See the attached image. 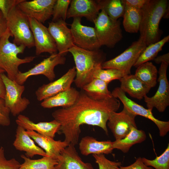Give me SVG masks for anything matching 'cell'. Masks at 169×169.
Listing matches in <instances>:
<instances>
[{
	"label": "cell",
	"instance_id": "38",
	"mask_svg": "<svg viewBox=\"0 0 169 169\" xmlns=\"http://www.w3.org/2000/svg\"><path fill=\"white\" fill-rule=\"evenodd\" d=\"M9 109L6 106L4 100L0 98V125L8 126L10 124Z\"/></svg>",
	"mask_w": 169,
	"mask_h": 169
},
{
	"label": "cell",
	"instance_id": "39",
	"mask_svg": "<svg viewBox=\"0 0 169 169\" xmlns=\"http://www.w3.org/2000/svg\"><path fill=\"white\" fill-rule=\"evenodd\" d=\"M24 0H0V10L6 18L10 11Z\"/></svg>",
	"mask_w": 169,
	"mask_h": 169
},
{
	"label": "cell",
	"instance_id": "22",
	"mask_svg": "<svg viewBox=\"0 0 169 169\" xmlns=\"http://www.w3.org/2000/svg\"><path fill=\"white\" fill-rule=\"evenodd\" d=\"M26 133L45 152L47 156L57 160L60 152L69 145L64 140H55L54 138L40 135L32 131Z\"/></svg>",
	"mask_w": 169,
	"mask_h": 169
},
{
	"label": "cell",
	"instance_id": "18",
	"mask_svg": "<svg viewBox=\"0 0 169 169\" xmlns=\"http://www.w3.org/2000/svg\"><path fill=\"white\" fill-rule=\"evenodd\" d=\"M70 4L67 18L84 17L93 23L100 11L97 0H72Z\"/></svg>",
	"mask_w": 169,
	"mask_h": 169
},
{
	"label": "cell",
	"instance_id": "30",
	"mask_svg": "<svg viewBox=\"0 0 169 169\" xmlns=\"http://www.w3.org/2000/svg\"><path fill=\"white\" fill-rule=\"evenodd\" d=\"M169 41V36L168 35L156 42L147 46L133 66L137 68L144 63L153 60L162 50L165 44Z\"/></svg>",
	"mask_w": 169,
	"mask_h": 169
},
{
	"label": "cell",
	"instance_id": "33",
	"mask_svg": "<svg viewBox=\"0 0 169 169\" xmlns=\"http://www.w3.org/2000/svg\"><path fill=\"white\" fill-rule=\"evenodd\" d=\"M125 75V74L123 72L116 69L100 68L95 71L93 78L100 79L109 84L113 80H120Z\"/></svg>",
	"mask_w": 169,
	"mask_h": 169
},
{
	"label": "cell",
	"instance_id": "28",
	"mask_svg": "<svg viewBox=\"0 0 169 169\" xmlns=\"http://www.w3.org/2000/svg\"><path fill=\"white\" fill-rule=\"evenodd\" d=\"M125 6L123 16L124 29L129 33H137L139 31L141 22V9H137L126 5Z\"/></svg>",
	"mask_w": 169,
	"mask_h": 169
},
{
	"label": "cell",
	"instance_id": "19",
	"mask_svg": "<svg viewBox=\"0 0 169 169\" xmlns=\"http://www.w3.org/2000/svg\"><path fill=\"white\" fill-rule=\"evenodd\" d=\"M54 169H94L90 163L82 160L75 146L70 144L60 152Z\"/></svg>",
	"mask_w": 169,
	"mask_h": 169
},
{
	"label": "cell",
	"instance_id": "44",
	"mask_svg": "<svg viewBox=\"0 0 169 169\" xmlns=\"http://www.w3.org/2000/svg\"><path fill=\"white\" fill-rule=\"evenodd\" d=\"M5 71L0 69V98L4 99L6 94V89L4 83L2 78V74Z\"/></svg>",
	"mask_w": 169,
	"mask_h": 169
},
{
	"label": "cell",
	"instance_id": "3",
	"mask_svg": "<svg viewBox=\"0 0 169 169\" xmlns=\"http://www.w3.org/2000/svg\"><path fill=\"white\" fill-rule=\"evenodd\" d=\"M168 3L167 0H148L141 9L139 31L147 46L160 40L162 31L159 25L169 7Z\"/></svg>",
	"mask_w": 169,
	"mask_h": 169
},
{
	"label": "cell",
	"instance_id": "13",
	"mask_svg": "<svg viewBox=\"0 0 169 169\" xmlns=\"http://www.w3.org/2000/svg\"><path fill=\"white\" fill-rule=\"evenodd\" d=\"M28 20L33 36L36 54L39 55L43 53L50 55L57 53L56 44L48 28L34 19L28 18Z\"/></svg>",
	"mask_w": 169,
	"mask_h": 169
},
{
	"label": "cell",
	"instance_id": "26",
	"mask_svg": "<svg viewBox=\"0 0 169 169\" xmlns=\"http://www.w3.org/2000/svg\"><path fill=\"white\" fill-rule=\"evenodd\" d=\"M146 137L144 131L133 127L124 138L112 142L113 148V149L119 150L124 153H126L133 145L143 142Z\"/></svg>",
	"mask_w": 169,
	"mask_h": 169
},
{
	"label": "cell",
	"instance_id": "9",
	"mask_svg": "<svg viewBox=\"0 0 169 169\" xmlns=\"http://www.w3.org/2000/svg\"><path fill=\"white\" fill-rule=\"evenodd\" d=\"M65 61L64 56L58 53L51 54L28 71L24 72L19 71L14 81L19 84L23 85L29 77L43 75L52 82L55 78L54 68L58 65L64 64Z\"/></svg>",
	"mask_w": 169,
	"mask_h": 169
},
{
	"label": "cell",
	"instance_id": "5",
	"mask_svg": "<svg viewBox=\"0 0 169 169\" xmlns=\"http://www.w3.org/2000/svg\"><path fill=\"white\" fill-rule=\"evenodd\" d=\"M7 28L12 37L13 43L30 49L34 47L33 35L28 17L17 6L13 8L6 18Z\"/></svg>",
	"mask_w": 169,
	"mask_h": 169
},
{
	"label": "cell",
	"instance_id": "4",
	"mask_svg": "<svg viewBox=\"0 0 169 169\" xmlns=\"http://www.w3.org/2000/svg\"><path fill=\"white\" fill-rule=\"evenodd\" d=\"M12 35L7 28L0 41V69L6 72L9 79L14 80L19 71V66L32 62L35 57L27 56L23 59L18 57V55L23 53L26 47L11 42L9 38Z\"/></svg>",
	"mask_w": 169,
	"mask_h": 169
},
{
	"label": "cell",
	"instance_id": "32",
	"mask_svg": "<svg viewBox=\"0 0 169 169\" xmlns=\"http://www.w3.org/2000/svg\"><path fill=\"white\" fill-rule=\"evenodd\" d=\"M108 83L100 79H93L82 89L89 95L95 98H100L112 95L108 89Z\"/></svg>",
	"mask_w": 169,
	"mask_h": 169
},
{
	"label": "cell",
	"instance_id": "37",
	"mask_svg": "<svg viewBox=\"0 0 169 169\" xmlns=\"http://www.w3.org/2000/svg\"><path fill=\"white\" fill-rule=\"evenodd\" d=\"M20 163L15 158L7 159L5 156V150L0 147V169H18Z\"/></svg>",
	"mask_w": 169,
	"mask_h": 169
},
{
	"label": "cell",
	"instance_id": "34",
	"mask_svg": "<svg viewBox=\"0 0 169 169\" xmlns=\"http://www.w3.org/2000/svg\"><path fill=\"white\" fill-rule=\"evenodd\" d=\"M143 163L147 166L154 168L155 169H169V145L164 152L160 156H156L154 160H150L142 158Z\"/></svg>",
	"mask_w": 169,
	"mask_h": 169
},
{
	"label": "cell",
	"instance_id": "7",
	"mask_svg": "<svg viewBox=\"0 0 169 169\" xmlns=\"http://www.w3.org/2000/svg\"><path fill=\"white\" fill-rule=\"evenodd\" d=\"M146 46L144 38L140 37L122 53L104 62L102 65V68L115 69L121 71L125 75L131 74L132 67Z\"/></svg>",
	"mask_w": 169,
	"mask_h": 169
},
{
	"label": "cell",
	"instance_id": "42",
	"mask_svg": "<svg viewBox=\"0 0 169 169\" xmlns=\"http://www.w3.org/2000/svg\"><path fill=\"white\" fill-rule=\"evenodd\" d=\"M6 18L0 10V41L7 29Z\"/></svg>",
	"mask_w": 169,
	"mask_h": 169
},
{
	"label": "cell",
	"instance_id": "40",
	"mask_svg": "<svg viewBox=\"0 0 169 169\" xmlns=\"http://www.w3.org/2000/svg\"><path fill=\"white\" fill-rule=\"evenodd\" d=\"M118 169H154L151 167L146 166L143 162L142 158L139 157L132 164L126 166H120Z\"/></svg>",
	"mask_w": 169,
	"mask_h": 169
},
{
	"label": "cell",
	"instance_id": "16",
	"mask_svg": "<svg viewBox=\"0 0 169 169\" xmlns=\"http://www.w3.org/2000/svg\"><path fill=\"white\" fill-rule=\"evenodd\" d=\"M48 28L55 42L58 53L65 56L75 45L70 29L62 19L49 23Z\"/></svg>",
	"mask_w": 169,
	"mask_h": 169
},
{
	"label": "cell",
	"instance_id": "8",
	"mask_svg": "<svg viewBox=\"0 0 169 169\" xmlns=\"http://www.w3.org/2000/svg\"><path fill=\"white\" fill-rule=\"evenodd\" d=\"M2 76L6 89L4 99L5 105L13 116L18 115L30 104L28 99L22 97L25 86L9 79L4 73Z\"/></svg>",
	"mask_w": 169,
	"mask_h": 169
},
{
	"label": "cell",
	"instance_id": "24",
	"mask_svg": "<svg viewBox=\"0 0 169 169\" xmlns=\"http://www.w3.org/2000/svg\"><path fill=\"white\" fill-rule=\"evenodd\" d=\"M119 80L120 82V88L131 97L139 100L147 95L151 89L135 74L125 75Z\"/></svg>",
	"mask_w": 169,
	"mask_h": 169
},
{
	"label": "cell",
	"instance_id": "35",
	"mask_svg": "<svg viewBox=\"0 0 169 169\" xmlns=\"http://www.w3.org/2000/svg\"><path fill=\"white\" fill-rule=\"evenodd\" d=\"M71 1L70 0H56L53 8L52 21L60 19L65 21Z\"/></svg>",
	"mask_w": 169,
	"mask_h": 169
},
{
	"label": "cell",
	"instance_id": "43",
	"mask_svg": "<svg viewBox=\"0 0 169 169\" xmlns=\"http://www.w3.org/2000/svg\"><path fill=\"white\" fill-rule=\"evenodd\" d=\"M155 63L157 64L165 63L169 64V53H168L161 55L156 56L154 59Z\"/></svg>",
	"mask_w": 169,
	"mask_h": 169
},
{
	"label": "cell",
	"instance_id": "27",
	"mask_svg": "<svg viewBox=\"0 0 169 169\" xmlns=\"http://www.w3.org/2000/svg\"><path fill=\"white\" fill-rule=\"evenodd\" d=\"M158 71L156 66L151 62L144 63L138 66L135 75L141 81L151 88L157 84Z\"/></svg>",
	"mask_w": 169,
	"mask_h": 169
},
{
	"label": "cell",
	"instance_id": "1",
	"mask_svg": "<svg viewBox=\"0 0 169 169\" xmlns=\"http://www.w3.org/2000/svg\"><path fill=\"white\" fill-rule=\"evenodd\" d=\"M81 89L73 105L56 110L52 114L60 124L59 131L64 135V141L75 146L78 142L80 126L84 124L100 127L108 135L107 123L110 114L116 112L120 106L119 100L112 95L95 98Z\"/></svg>",
	"mask_w": 169,
	"mask_h": 169
},
{
	"label": "cell",
	"instance_id": "11",
	"mask_svg": "<svg viewBox=\"0 0 169 169\" xmlns=\"http://www.w3.org/2000/svg\"><path fill=\"white\" fill-rule=\"evenodd\" d=\"M112 95L119 99L123 105L124 107L136 116L139 115L153 121L157 127L159 135L163 137L169 131V121L159 120L153 115L152 111L145 108L128 98L125 93L120 87L115 88L111 92Z\"/></svg>",
	"mask_w": 169,
	"mask_h": 169
},
{
	"label": "cell",
	"instance_id": "17",
	"mask_svg": "<svg viewBox=\"0 0 169 169\" xmlns=\"http://www.w3.org/2000/svg\"><path fill=\"white\" fill-rule=\"evenodd\" d=\"M76 75L75 67L70 68L58 79L40 86L35 92L37 100L39 101L66 90L71 87Z\"/></svg>",
	"mask_w": 169,
	"mask_h": 169
},
{
	"label": "cell",
	"instance_id": "20",
	"mask_svg": "<svg viewBox=\"0 0 169 169\" xmlns=\"http://www.w3.org/2000/svg\"><path fill=\"white\" fill-rule=\"evenodd\" d=\"M18 125L22 126L26 131H32L46 136L54 138L59 131L60 124L55 120L49 122L35 123L27 116L20 114L16 120Z\"/></svg>",
	"mask_w": 169,
	"mask_h": 169
},
{
	"label": "cell",
	"instance_id": "21",
	"mask_svg": "<svg viewBox=\"0 0 169 169\" xmlns=\"http://www.w3.org/2000/svg\"><path fill=\"white\" fill-rule=\"evenodd\" d=\"M33 140L26 133L22 126L18 125L16 131L15 138L13 145L17 150L25 152V155L32 158L35 155L47 156L44 151L37 146Z\"/></svg>",
	"mask_w": 169,
	"mask_h": 169
},
{
	"label": "cell",
	"instance_id": "15",
	"mask_svg": "<svg viewBox=\"0 0 169 169\" xmlns=\"http://www.w3.org/2000/svg\"><path fill=\"white\" fill-rule=\"evenodd\" d=\"M56 0H24L17 7L28 17L44 23L52 16Z\"/></svg>",
	"mask_w": 169,
	"mask_h": 169
},
{
	"label": "cell",
	"instance_id": "10",
	"mask_svg": "<svg viewBox=\"0 0 169 169\" xmlns=\"http://www.w3.org/2000/svg\"><path fill=\"white\" fill-rule=\"evenodd\" d=\"M168 64H161L157 79L159 86L155 94L151 97L147 95L144 97L147 109L152 111L155 108L160 112H163L169 105V83L167 77Z\"/></svg>",
	"mask_w": 169,
	"mask_h": 169
},
{
	"label": "cell",
	"instance_id": "36",
	"mask_svg": "<svg viewBox=\"0 0 169 169\" xmlns=\"http://www.w3.org/2000/svg\"><path fill=\"white\" fill-rule=\"evenodd\" d=\"M93 156L97 163L99 169H118L121 165L120 162H115L107 159L104 154H93Z\"/></svg>",
	"mask_w": 169,
	"mask_h": 169
},
{
	"label": "cell",
	"instance_id": "6",
	"mask_svg": "<svg viewBox=\"0 0 169 169\" xmlns=\"http://www.w3.org/2000/svg\"><path fill=\"white\" fill-rule=\"evenodd\" d=\"M95 32L101 46L112 48L123 38L121 22L108 16L101 10L93 22Z\"/></svg>",
	"mask_w": 169,
	"mask_h": 169
},
{
	"label": "cell",
	"instance_id": "29",
	"mask_svg": "<svg viewBox=\"0 0 169 169\" xmlns=\"http://www.w3.org/2000/svg\"><path fill=\"white\" fill-rule=\"evenodd\" d=\"M21 157L24 160L18 169H54L57 160L48 156L37 159H32L24 155Z\"/></svg>",
	"mask_w": 169,
	"mask_h": 169
},
{
	"label": "cell",
	"instance_id": "31",
	"mask_svg": "<svg viewBox=\"0 0 169 169\" xmlns=\"http://www.w3.org/2000/svg\"><path fill=\"white\" fill-rule=\"evenodd\" d=\"M97 1L100 10H103L112 19L117 20L123 17L125 6L122 0H98Z\"/></svg>",
	"mask_w": 169,
	"mask_h": 169
},
{
	"label": "cell",
	"instance_id": "14",
	"mask_svg": "<svg viewBox=\"0 0 169 169\" xmlns=\"http://www.w3.org/2000/svg\"><path fill=\"white\" fill-rule=\"evenodd\" d=\"M136 116L124 107L120 112L111 113L107 125L112 133L115 140L124 138L132 128H137L135 120Z\"/></svg>",
	"mask_w": 169,
	"mask_h": 169
},
{
	"label": "cell",
	"instance_id": "41",
	"mask_svg": "<svg viewBox=\"0 0 169 169\" xmlns=\"http://www.w3.org/2000/svg\"><path fill=\"white\" fill-rule=\"evenodd\" d=\"M125 5L141 9L148 0H122Z\"/></svg>",
	"mask_w": 169,
	"mask_h": 169
},
{
	"label": "cell",
	"instance_id": "2",
	"mask_svg": "<svg viewBox=\"0 0 169 169\" xmlns=\"http://www.w3.org/2000/svg\"><path fill=\"white\" fill-rule=\"evenodd\" d=\"M68 52L73 55L75 65L76 75L74 82L77 87L82 89L94 79L95 71L102 68L105 54L100 49L89 50L75 45Z\"/></svg>",
	"mask_w": 169,
	"mask_h": 169
},
{
	"label": "cell",
	"instance_id": "23",
	"mask_svg": "<svg viewBox=\"0 0 169 169\" xmlns=\"http://www.w3.org/2000/svg\"><path fill=\"white\" fill-rule=\"evenodd\" d=\"M79 149L81 154L87 156L93 154H109L114 149L110 140L98 141L93 137L86 136L81 139Z\"/></svg>",
	"mask_w": 169,
	"mask_h": 169
},
{
	"label": "cell",
	"instance_id": "12",
	"mask_svg": "<svg viewBox=\"0 0 169 169\" xmlns=\"http://www.w3.org/2000/svg\"><path fill=\"white\" fill-rule=\"evenodd\" d=\"M70 30L74 45L89 50L100 49L101 46L94 28L82 25L81 18H73Z\"/></svg>",
	"mask_w": 169,
	"mask_h": 169
},
{
	"label": "cell",
	"instance_id": "25",
	"mask_svg": "<svg viewBox=\"0 0 169 169\" xmlns=\"http://www.w3.org/2000/svg\"><path fill=\"white\" fill-rule=\"evenodd\" d=\"M79 91L71 87L69 89L46 98L41 103V106L45 108H52L61 107L66 108L73 105L77 100Z\"/></svg>",
	"mask_w": 169,
	"mask_h": 169
}]
</instances>
